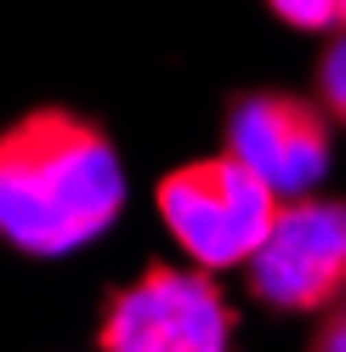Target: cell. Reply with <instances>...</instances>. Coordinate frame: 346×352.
Returning <instances> with one entry per match:
<instances>
[{
    "label": "cell",
    "mask_w": 346,
    "mask_h": 352,
    "mask_svg": "<svg viewBox=\"0 0 346 352\" xmlns=\"http://www.w3.org/2000/svg\"><path fill=\"white\" fill-rule=\"evenodd\" d=\"M125 170L97 120L34 108L0 131V239L23 256H69L114 228Z\"/></svg>",
    "instance_id": "6da1fadb"
},
{
    "label": "cell",
    "mask_w": 346,
    "mask_h": 352,
    "mask_svg": "<svg viewBox=\"0 0 346 352\" xmlns=\"http://www.w3.org/2000/svg\"><path fill=\"white\" fill-rule=\"evenodd\" d=\"M154 205L193 267L222 273V267H250V256L267 245L273 216L284 199L262 176H250L239 160L216 153V160L165 170L154 188Z\"/></svg>",
    "instance_id": "7a4b0ae2"
},
{
    "label": "cell",
    "mask_w": 346,
    "mask_h": 352,
    "mask_svg": "<svg viewBox=\"0 0 346 352\" xmlns=\"http://www.w3.org/2000/svg\"><path fill=\"white\" fill-rule=\"evenodd\" d=\"M239 313L205 267L154 261L102 301L97 352H233Z\"/></svg>",
    "instance_id": "3957f363"
},
{
    "label": "cell",
    "mask_w": 346,
    "mask_h": 352,
    "mask_svg": "<svg viewBox=\"0 0 346 352\" xmlns=\"http://www.w3.org/2000/svg\"><path fill=\"white\" fill-rule=\"evenodd\" d=\"M250 296L290 318H312L346 301V199H284L267 245L244 267Z\"/></svg>",
    "instance_id": "277c9868"
},
{
    "label": "cell",
    "mask_w": 346,
    "mask_h": 352,
    "mask_svg": "<svg viewBox=\"0 0 346 352\" xmlns=\"http://www.w3.org/2000/svg\"><path fill=\"white\" fill-rule=\"evenodd\" d=\"M222 153L262 176L278 199H307L330 170V114L290 91H244L227 102Z\"/></svg>",
    "instance_id": "5b68a950"
},
{
    "label": "cell",
    "mask_w": 346,
    "mask_h": 352,
    "mask_svg": "<svg viewBox=\"0 0 346 352\" xmlns=\"http://www.w3.org/2000/svg\"><path fill=\"white\" fill-rule=\"evenodd\" d=\"M267 12L301 34H346V0H267Z\"/></svg>",
    "instance_id": "8992f818"
},
{
    "label": "cell",
    "mask_w": 346,
    "mask_h": 352,
    "mask_svg": "<svg viewBox=\"0 0 346 352\" xmlns=\"http://www.w3.org/2000/svg\"><path fill=\"white\" fill-rule=\"evenodd\" d=\"M318 97H323V114L346 125V34H335V46L318 57Z\"/></svg>",
    "instance_id": "52a82bcc"
},
{
    "label": "cell",
    "mask_w": 346,
    "mask_h": 352,
    "mask_svg": "<svg viewBox=\"0 0 346 352\" xmlns=\"http://www.w3.org/2000/svg\"><path fill=\"white\" fill-rule=\"evenodd\" d=\"M307 352H346V301H341V307H330V313L318 318Z\"/></svg>",
    "instance_id": "ba28073f"
}]
</instances>
